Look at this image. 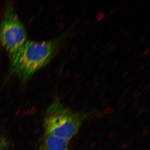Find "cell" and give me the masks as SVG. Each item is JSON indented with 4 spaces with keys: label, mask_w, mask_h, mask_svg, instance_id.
<instances>
[{
    "label": "cell",
    "mask_w": 150,
    "mask_h": 150,
    "mask_svg": "<svg viewBox=\"0 0 150 150\" xmlns=\"http://www.w3.org/2000/svg\"><path fill=\"white\" fill-rule=\"evenodd\" d=\"M146 35H142V36H141V37H140L139 39L140 41H141V42H142V41H144V40L145 38H146Z\"/></svg>",
    "instance_id": "9c48e42d"
},
{
    "label": "cell",
    "mask_w": 150,
    "mask_h": 150,
    "mask_svg": "<svg viewBox=\"0 0 150 150\" xmlns=\"http://www.w3.org/2000/svg\"><path fill=\"white\" fill-rule=\"evenodd\" d=\"M118 61H115V62H114V63H113V64L112 65V69H115V68H116V67H117V65H118Z\"/></svg>",
    "instance_id": "ba28073f"
},
{
    "label": "cell",
    "mask_w": 150,
    "mask_h": 150,
    "mask_svg": "<svg viewBox=\"0 0 150 150\" xmlns=\"http://www.w3.org/2000/svg\"><path fill=\"white\" fill-rule=\"evenodd\" d=\"M128 71H125V72L123 73V77H126V76H127V74H128Z\"/></svg>",
    "instance_id": "2e32d148"
},
{
    "label": "cell",
    "mask_w": 150,
    "mask_h": 150,
    "mask_svg": "<svg viewBox=\"0 0 150 150\" xmlns=\"http://www.w3.org/2000/svg\"><path fill=\"white\" fill-rule=\"evenodd\" d=\"M86 8L83 7V8L82 9L81 13H84L86 11Z\"/></svg>",
    "instance_id": "5bb4252c"
},
{
    "label": "cell",
    "mask_w": 150,
    "mask_h": 150,
    "mask_svg": "<svg viewBox=\"0 0 150 150\" xmlns=\"http://www.w3.org/2000/svg\"><path fill=\"white\" fill-rule=\"evenodd\" d=\"M149 48H146V49H145L144 51V52H143V54H142V57H145V56H146L147 55H148L149 53Z\"/></svg>",
    "instance_id": "8992f818"
},
{
    "label": "cell",
    "mask_w": 150,
    "mask_h": 150,
    "mask_svg": "<svg viewBox=\"0 0 150 150\" xmlns=\"http://www.w3.org/2000/svg\"><path fill=\"white\" fill-rule=\"evenodd\" d=\"M86 116L71 110L56 99L50 104L44 118L45 134L69 142L79 131Z\"/></svg>",
    "instance_id": "7a4b0ae2"
},
{
    "label": "cell",
    "mask_w": 150,
    "mask_h": 150,
    "mask_svg": "<svg viewBox=\"0 0 150 150\" xmlns=\"http://www.w3.org/2000/svg\"><path fill=\"white\" fill-rule=\"evenodd\" d=\"M114 48H115V46H109V47H108V48H107V51L108 52H112L114 50Z\"/></svg>",
    "instance_id": "52a82bcc"
},
{
    "label": "cell",
    "mask_w": 150,
    "mask_h": 150,
    "mask_svg": "<svg viewBox=\"0 0 150 150\" xmlns=\"http://www.w3.org/2000/svg\"><path fill=\"white\" fill-rule=\"evenodd\" d=\"M60 40L26 41L11 62V71L25 81L48 64L54 57Z\"/></svg>",
    "instance_id": "6da1fadb"
},
{
    "label": "cell",
    "mask_w": 150,
    "mask_h": 150,
    "mask_svg": "<svg viewBox=\"0 0 150 150\" xmlns=\"http://www.w3.org/2000/svg\"><path fill=\"white\" fill-rule=\"evenodd\" d=\"M67 140L45 134L40 150H70Z\"/></svg>",
    "instance_id": "277c9868"
},
{
    "label": "cell",
    "mask_w": 150,
    "mask_h": 150,
    "mask_svg": "<svg viewBox=\"0 0 150 150\" xmlns=\"http://www.w3.org/2000/svg\"><path fill=\"white\" fill-rule=\"evenodd\" d=\"M26 37L25 28L13 7L7 5L0 23V45L9 54L11 61L26 42Z\"/></svg>",
    "instance_id": "3957f363"
},
{
    "label": "cell",
    "mask_w": 150,
    "mask_h": 150,
    "mask_svg": "<svg viewBox=\"0 0 150 150\" xmlns=\"http://www.w3.org/2000/svg\"><path fill=\"white\" fill-rule=\"evenodd\" d=\"M140 55H141V54H140V53H137L134 56V59H138L140 57Z\"/></svg>",
    "instance_id": "8fae6325"
},
{
    "label": "cell",
    "mask_w": 150,
    "mask_h": 150,
    "mask_svg": "<svg viewBox=\"0 0 150 150\" xmlns=\"http://www.w3.org/2000/svg\"><path fill=\"white\" fill-rule=\"evenodd\" d=\"M144 66H142V67H140L139 69V72H140L142 71V70L144 69Z\"/></svg>",
    "instance_id": "4fadbf2b"
},
{
    "label": "cell",
    "mask_w": 150,
    "mask_h": 150,
    "mask_svg": "<svg viewBox=\"0 0 150 150\" xmlns=\"http://www.w3.org/2000/svg\"><path fill=\"white\" fill-rule=\"evenodd\" d=\"M142 1H139V2H138V3H137V4H136V5H135V6H140V5L141 4H142Z\"/></svg>",
    "instance_id": "9a60e30c"
},
{
    "label": "cell",
    "mask_w": 150,
    "mask_h": 150,
    "mask_svg": "<svg viewBox=\"0 0 150 150\" xmlns=\"http://www.w3.org/2000/svg\"><path fill=\"white\" fill-rule=\"evenodd\" d=\"M105 16V11H100L96 17V21L97 22L101 21L104 18Z\"/></svg>",
    "instance_id": "5b68a950"
},
{
    "label": "cell",
    "mask_w": 150,
    "mask_h": 150,
    "mask_svg": "<svg viewBox=\"0 0 150 150\" xmlns=\"http://www.w3.org/2000/svg\"><path fill=\"white\" fill-rule=\"evenodd\" d=\"M91 24V21H90L88 20L87 21H86L85 23V26L86 27H88V26H90Z\"/></svg>",
    "instance_id": "30bf717a"
},
{
    "label": "cell",
    "mask_w": 150,
    "mask_h": 150,
    "mask_svg": "<svg viewBox=\"0 0 150 150\" xmlns=\"http://www.w3.org/2000/svg\"><path fill=\"white\" fill-rule=\"evenodd\" d=\"M115 11V10H112V11H110V13H109V16H112L113 13H114V12Z\"/></svg>",
    "instance_id": "7c38bea8"
}]
</instances>
